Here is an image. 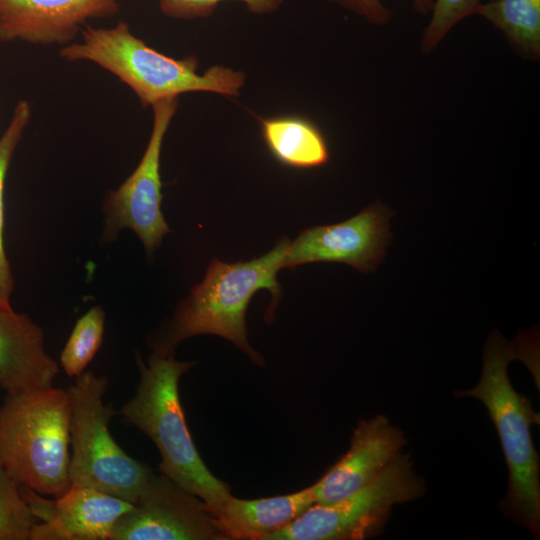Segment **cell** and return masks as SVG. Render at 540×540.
Segmentation results:
<instances>
[{"instance_id": "cell-1", "label": "cell", "mask_w": 540, "mask_h": 540, "mask_svg": "<svg viewBox=\"0 0 540 540\" xmlns=\"http://www.w3.org/2000/svg\"><path fill=\"white\" fill-rule=\"evenodd\" d=\"M136 362L140 373L136 392L117 413L154 442L161 455L160 473L200 498L216 516L231 495L229 487L201 459L179 397V380L196 362L156 352L147 363L136 354Z\"/></svg>"}, {"instance_id": "cell-2", "label": "cell", "mask_w": 540, "mask_h": 540, "mask_svg": "<svg viewBox=\"0 0 540 540\" xmlns=\"http://www.w3.org/2000/svg\"><path fill=\"white\" fill-rule=\"evenodd\" d=\"M59 56L70 62L90 61L109 71L143 107L189 92L237 96L245 83L244 73L221 65L199 74L195 57H169L148 46L123 21L108 28L86 26L81 39L61 47Z\"/></svg>"}, {"instance_id": "cell-3", "label": "cell", "mask_w": 540, "mask_h": 540, "mask_svg": "<svg viewBox=\"0 0 540 540\" xmlns=\"http://www.w3.org/2000/svg\"><path fill=\"white\" fill-rule=\"evenodd\" d=\"M289 242L282 238L271 251L250 261L212 260L203 281L193 287L167 328L152 343L154 352L173 354L184 339L213 334L231 341L253 362L263 365V358L248 343L246 311L254 294L267 289L272 294L268 312L271 317L281 295L277 274L285 268Z\"/></svg>"}, {"instance_id": "cell-4", "label": "cell", "mask_w": 540, "mask_h": 540, "mask_svg": "<svg viewBox=\"0 0 540 540\" xmlns=\"http://www.w3.org/2000/svg\"><path fill=\"white\" fill-rule=\"evenodd\" d=\"M67 390L7 393L0 405V467L20 486L57 498L71 486Z\"/></svg>"}, {"instance_id": "cell-5", "label": "cell", "mask_w": 540, "mask_h": 540, "mask_svg": "<svg viewBox=\"0 0 540 540\" xmlns=\"http://www.w3.org/2000/svg\"><path fill=\"white\" fill-rule=\"evenodd\" d=\"M516 349L495 332L483 352L479 383L458 396H471L485 406L498 433L509 472V490L503 510L536 537L540 528L539 456L530 428L540 417L530 399L516 392L510 383L508 364L518 359Z\"/></svg>"}, {"instance_id": "cell-6", "label": "cell", "mask_w": 540, "mask_h": 540, "mask_svg": "<svg viewBox=\"0 0 540 540\" xmlns=\"http://www.w3.org/2000/svg\"><path fill=\"white\" fill-rule=\"evenodd\" d=\"M108 380L92 371L75 377L71 402L69 462L71 485L93 487L134 504L153 472L113 439L109 422L117 414L103 402Z\"/></svg>"}, {"instance_id": "cell-7", "label": "cell", "mask_w": 540, "mask_h": 540, "mask_svg": "<svg viewBox=\"0 0 540 540\" xmlns=\"http://www.w3.org/2000/svg\"><path fill=\"white\" fill-rule=\"evenodd\" d=\"M425 485L398 454L371 482L335 502L314 503L266 540H362L377 535L391 509L421 497Z\"/></svg>"}, {"instance_id": "cell-8", "label": "cell", "mask_w": 540, "mask_h": 540, "mask_svg": "<svg viewBox=\"0 0 540 540\" xmlns=\"http://www.w3.org/2000/svg\"><path fill=\"white\" fill-rule=\"evenodd\" d=\"M178 107V98L152 106L153 127L141 161L134 172L104 202L103 238L111 240L123 228L134 231L151 255L170 231L161 211L160 155L164 137Z\"/></svg>"}, {"instance_id": "cell-9", "label": "cell", "mask_w": 540, "mask_h": 540, "mask_svg": "<svg viewBox=\"0 0 540 540\" xmlns=\"http://www.w3.org/2000/svg\"><path fill=\"white\" fill-rule=\"evenodd\" d=\"M109 540H226L215 516L197 496L163 474L151 473Z\"/></svg>"}, {"instance_id": "cell-10", "label": "cell", "mask_w": 540, "mask_h": 540, "mask_svg": "<svg viewBox=\"0 0 540 540\" xmlns=\"http://www.w3.org/2000/svg\"><path fill=\"white\" fill-rule=\"evenodd\" d=\"M392 215L388 207L377 202L343 222L305 229L289 242L285 268L333 262L364 273L373 271L390 242Z\"/></svg>"}, {"instance_id": "cell-11", "label": "cell", "mask_w": 540, "mask_h": 540, "mask_svg": "<svg viewBox=\"0 0 540 540\" xmlns=\"http://www.w3.org/2000/svg\"><path fill=\"white\" fill-rule=\"evenodd\" d=\"M122 0H0V41L64 47L88 19L113 16Z\"/></svg>"}, {"instance_id": "cell-12", "label": "cell", "mask_w": 540, "mask_h": 540, "mask_svg": "<svg viewBox=\"0 0 540 540\" xmlns=\"http://www.w3.org/2000/svg\"><path fill=\"white\" fill-rule=\"evenodd\" d=\"M405 444L402 431L385 416L359 421L347 452L311 486L315 503L329 504L359 490L377 477Z\"/></svg>"}, {"instance_id": "cell-13", "label": "cell", "mask_w": 540, "mask_h": 540, "mask_svg": "<svg viewBox=\"0 0 540 540\" xmlns=\"http://www.w3.org/2000/svg\"><path fill=\"white\" fill-rule=\"evenodd\" d=\"M133 504L93 487L71 485L52 500L49 516L34 525L33 540H109L117 520Z\"/></svg>"}, {"instance_id": "cell-14", "label": "cell", "mask_w": 540, "mask_h": 540, "mask_svg": "<svg viewBox=\"0 0 540 540\" xmlns=\"http://www.w3.org/2000/svg\"><path fill=\"white\" fill-rule=\"evenodd\" d=\"M58 371L42 329L27 315L0 308V388L7 394L52 387Z\"/></svg>"}, {"instance_id": "cell-15", "label": "cell", "mask_w": 540, "mask_h": 540, "mask_svg": "<svg viewBox=\"0 0 540 540\" xmlns=\"http://www.w3.org/2000/svg\"><path fill=\"white\" fill-rule=\"evenodd\" d=\"M315 503L312 488L254 500L226 499L215 516L225 537L232 540H266Z\"/></svg>"}, {"instance_id": "cell-16", "label": "cell", "mask_w": 540, "mask_h": 540, "mask_svg": "<svg viewBox=\"0 0 540 540\" xmlns=\"http://www.w3.org/2000/svg\"><path fill=\"white\" fill-rule=\"evenodd\" d=\"M261 136L271 156L281 165L312 169L330 158L326 138L310 119L297 114L260 118Z\"/></svg>"}, {"instance_id": "cell-17", "label": "cell", "mask_w": 540, "mask_h": 540, "mask_svg": "<svg viewBox=\"0 0 540 540\" xmlns=\"http://www.w3.org/2000/svg\"><path fill=\"white\" fill-rule=\"evenodd\" d=\"M476 14L501 30L511 47L523 58L540 57V0H492Z\"/></svg>"}, {"instance_id": "cell-18", "label": "cell", "mask_w": 540, "mask_h": 540, "mask_svg": "<svg viewBox=\"0 0 540 540\" xmlns=\"http://www.w3.org/2000/svg\"><path fill=\"white\" fill-rule=\"evenodd\" d=\"M32 114L26 100L16 103L9 124L0 137V308H11L14 279L4 249V187L13 153L20 142Z\"/></svg>"}, {"instance_id": "cell-19", "label": "cell", "mask_w": 540, "mask_h": 540, "mask_svg": "<svg viewBox=\"0 0 540 540\" xmlns=\"http://www.w3.org/2000/svg\"><path fill=\"white\" fill-rule=\"evenodd\" d=\"M105 313L101 307L90 308L80 317L60 355V364L69 377L82 374L102 344Z\"/></svg>"}, {"instance_id": "cell-20", "label": "cell", "mask_w": 540, "mask_h": 540, "mask_svg": "<svg viewBox=\"0 0 540 540\" xmlns=\"http://www.w3.org/2000/svg\"><path fill=\"white\" fill-rule=\"evenodd\" d=\"M38 522L19 485L0 467V540H30Z\"/></svg>"}, {"instance_id": "cell-21", "label": "cell", "mask_w": 540, "mask_h": 540, "mask_svg": "<svg viewBox=\"0 0 540 540\" xmlns=\"http://www.w3.org/2000/svg\"><path fill=\"white\" fill-rule=\"evenodd\" d=\"M480 0H435L432 17L421 41V50L431 52L444 36L465 17L476 14Z\"/></svg>"}, {"instance_id": "cell-22", "label": "cell", "mask_w": 540, "mask_h": 540, "mask_svg": "<svg viewBox=\"0 0 540 540\" xmlns=\"http://www.w3.org/2000/svg\"><path fill=\"white\" fill-rule=\"evenodd\" d=\"M226 0H159L162 13L177 19L208 17L219 3ZM245 4L254 14H270L277 11L283 0H235Z\"/></svg>"}, {"instance_id": "cell-23", "label": "cell", "mask_w": 540, "mask_h": 540, "mask_svg": "<svg viewBox=\"0 0 540 540\" xmlns=\"http://www.w3.org/2000/svg\"><path fill=\"white\" fill-rule=\"evenodd\" d=\"M376 25H384L391 12L380 0H330Z\"/></svg>"}, {"instance_id": "cell-24", "label": "cell", "mask_w": 540, "mask_h": 540, "mask_svg": "<svg viewBox=\"0 0 540 540\" xmlns=\"http://www.w3.org/2000/svg\"><path fill=\"white\" fill-rule=\"evenodd\" d=\"M414 9L422 14H427L431 9L432 0H413Z\"/></svg>"}]
</instances>
